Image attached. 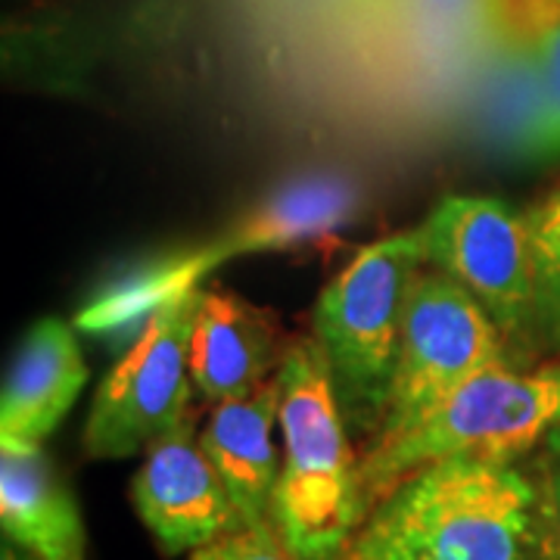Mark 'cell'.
<instances>
[{"instance_id":"cell-1","label":"cell","mask_w":560,"mask_h":560,"mask_svg":"<svg viewBox=\"0 0 560 560\" xmlns=\"http://www.w3.org/2000/svg\"><path fill=\"white\" fill-rule=\"evenodd\" d=\"M418 560H560L539 467L458 455L405 480L361 526Z\"/></svg>"},{"instance_id":"cell-2","label":"cell","mask_w":560,"mask_h":560,"mask_svg":"<svg viewBox=\"0 0 560 560\" xmlns=\"http://www.w3.org/2000/svg\"><path fill=\"white\" fill-rule=\"evenodd\" d=\"M275 377L283 464L271 523L300 560H337L359 536L364 514L355 442L346 430L318 340L293 342Z\"/></svg>"},{"instance_id":"cell-3","label":"cell","mask_w":560,"mask_h":560,"mask_svg":"<svg viewBox=\"0 0 560 560\" xmlns=\"http://www.w3.org/2000/svg\"><path fill=\"white\" fill-rule=\"evenodd\" d=\"M418 228L368 243L320 290L312 337L327 359L334 396L352 442L364 448L381 436L399 368L405 312L423 268Z\"/></svg>"},{"instance_id":"cell-4","label":"cell","mask_w":560,"mask_h":560,"mask_svg":"<svg viewBox=\"0 0 560 560\" xmlns=\"http://www.w3.org/2000/svg\"><path fill=\"white\" fill-rule=\"evenodd\" d=\"M560 427V361L539 368H489L452 393L411 430L359 455L364 521L415 474L458 458L517 460L533 455Z\"/></svg>"},{"instance_id":"cell-5","label":"cell","mask_w":560,"mask_h":560,"mask_svg":"<svg viewBox=\"0 0 560 560\" xmlns=\"http://www.w3.org/2000/svg\"><path fill=\"white\" fill-rule=\"evenodd\" d=\"M355 190L342 178H302L287 184L271 200L246 212L237 224L224 228L215 241H206L194 253H180L172 259L140 268L125 278L101 300H94L79 315L81 330L113 334L143 324L165 302H175L200 290L206 275H212L221 261L287 249L293 243L318 241L337 231L352 215Z\"/></svg>"},{"instance_id":"cell-6","label":"cell","mask_w":560,"mask_h":560,"mask_svg":"<svg viewBox=\"0 0 560 560\" xmlns=\"http://www.w3.org/2000/svg\"><path fill=\"white\" fill-rule=\"evenodd\" d=\"M423 261L464 287L521 368H539L536 271L526 212L495 197H445L418 224Z\"/></svg>"},{"instance_id":"cell-7","label":"cell","mask_w":560,"mask_h":560,"mask_svg":"<svg viewBox=\"0 0 560 560\" xmlns=\"http://www.w3.org/2000/svg\"><path fill=\"white\" fill-rule=\"evenodd\" d=\"M489 368H521L482 305L448 275L423 265L405 312L399 368L377 442L411 430ZM368 445V448H371Z\"/></svg>"},{"instance_id":"cell-8","label":"cell","mask_w":560,"mask_h":560,"mask_svg":"<svg viewBox=\"0 0 560 560\" xmlns=\"http://www.w3.org/2000/svg\"><path fill=\"white\" fill-rule=\"evenodd\" d=\"M202 290L165 302L101 383L84 423V455L131 458L194 420L190 342Z\"/></svg>"},{"instance_id":"cell-9","label":"cell","mask_w":560,"mask_h":560,"mask_svg":"<svg viewBox=\"0 0 560 560\" xmlns=\"http://www.w3.org/2000/svg\"><path fill=\"white\" fill-rule=\"evenodd\" d=\"M131 499L143 526L168 558L194 555L243 529L215 464L200 445L194 420L143 452Z\"/></svg>"},{"instance_id":"cell-10","label":"cell","mask_w":560,"mask_h":560,"mask_svg":"<svg viewBox=\"0 0 560 560\" xmlns=\"http://www.w3.org/2000/svg\"><path fill=\"white\" fill-rule=\"evenodd\" d=\"M0 526L35 560H84L79 501L40 442L0 440Z\"/></svg>"},{"instance_id":"cell-11","label":"cell","mask_w":560,"mask_h":560,"mask_svg":"<svg viewBox=\"0 0 560 560\" xmlns=\"http://www.w3.org/2000/svg\"><path fill=\"white\" fill-rule=\"evenodd\" d=\"M280 411L278 377L261 383L243 399L212 405L200 445L215 464L243 526L259 529L271 523V499L280 477L275 427Z\"/></svg>"},{"instance_id":"cell-12","label":"cell","mask_w":560,"mask_h":560,"mask_svg":"<svg viewBox=\"0 0 560 560\" xmlns=\"http://www.w3.org/2000/svg\"><path fill=\"white\" fill-rule=\"evenodd\" d=\"M278 327L265 312L224 290H202L190 342V377L202 399H243L278 371Z\"/></svg>"},{"instance_id":"cell-13","label":"cell","mask_w":560,"mask_h":560,"mask_svg":"<svg viewBox=\"0 0 560 560\" xmlns=\"http://www.w3.org/2000/svg\"><path fill=\"white\" fill-rule=\"evenodd\" d=\"M88 383V364L69 324L38 320L3 377L0 440L44 442L75 405Z\"/></svg>"},{"instance_id":"cell-14","label":"cell","mask_w":560,"mask_h":560,"mask_svg":"<svg viewBox=\"0 0 560 560\" xmlns=\"http://www.w3.org/2000/svg\"><path fill=\"white\" fill-rule=\"evenodd\" d=\"M523 50L536 84V125L529 147L560 153V0H521Z\"/></svg>"},{"instance_id":"cell-15","label":"cell","mask_w":560,"mask_h":560,"mask_svg":"<svg viewBox=\"0 0 560 560\" xmlns=\"http://www.w3.org/2000/svg\"><path fill=\"white\" fill-rule=\"evenodd\" d=\"M533 271H536V327L541 359L560 361V184L545 200L526 212Z\"/></svg>"},{"instance_id":"cell-16","label":"cell","mask_w":560,"mask_h":560,"mask_svg":"<svg viewBox=\"0 0 560 560\" xmlns=\"http://www.w3.org/2000/svg\"><path fill=\"white\" fill-rule=\"evenodd\" d=\"M190 560H300L287 541L280 539L275 526H259L249 529L243 526L237 533L224 536V539L206 545L200 551H194Z\"/></svg>"},{"instance_id":"cell-17","label":"cell","mask_w":560,"mask_h":560,"mask_svg":"<svg viewBox=\"0 0 560 560\" xmlns=\"http://www.w3.org/2000/svg\"><path fill=\"white\" fill-rule=\"evenodd\" d=\"M536 467H539L541 486H545V495H548V508H551V517H555V526H558L560 536V427L555 433H548V440L539 445Z\"/></svg>"},{"instance_id":"cell-18","label":"cell","mask_w":560,"mask_h":560,"mask_svg":"<svg viewBox=\"0 0 560 560\" xmlns=\"http://www.w3.org/2000/svg\"><path fill=\"white\" fill-rule=\"evenodd\" d=\"M337 560H418V558H411V555H405V551H399V548H393V545H386V541L374 539L371 533L359 529V536L349 541V548H346Z\"/></svg>"},{"instance_id":"cell-19","label":"cell","mask_w":560,"mask_h":560,"mask_svg":"<svg viewBox=\"0 0 560 560\" xmlns=\"http://www.w3.org/2000/svg\"><path fill=\"white\" fill-rule=\"evenodd\" d=\"M0 560H35V558H32V555H22L20 545H13V541H3Z\"/></svg>"}]
</instances>
